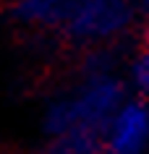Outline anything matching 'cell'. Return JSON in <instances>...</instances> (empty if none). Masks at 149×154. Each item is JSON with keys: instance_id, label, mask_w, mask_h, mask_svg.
<instances>
[{"instance_id": "cell-1", "label": "cell", "mask_w": 149, "mask_h": 154, "mask_svg": "<svg viewBox=\"0 0 149 154\" xmlns=\"http://www.w3.org/2000/svg\"><path fill=\"white\" fill-rule=\"evenodd\" d=\"M120 102H123L120 81H115L110 73H92L71 97L55 102L47 110L45 128L52 136L76 128L105 131L110 115L118 110Z\"/></svg>"}, {"instance_id": "cell-2", "label": "cell", "mask_w": 149, "mask_h": 154, "mask_svg": "<svg viewBox=\"0 0 149 154\" xmlns=\"http://www.w3.org/2000/svg\"><path fill=\"white\" fill-rule=\"evenodd\" d=\"M131 21L128 0H76L63 29L76 42H99L126 29Z\"/></svg>"}, {"instance_id": "cell-3", "label": "cell", "mask_w": 149, "mask_h": 154, "mask_svg": "<svg viewBox=\"0 0 149 154\" xmlns=\"http://www.w3.org/2000/svg\"><path fill=\"white\" fill-rule=\"evenodd\" d=\"M102 146L107 154H144L149 146V105L144 97L123 99L105 125Z\"/></svg>"}, {"instance_id": "cell-4", "label": "cell", "mask_w": 149, "mask_h": 154, "mask_svg": "<svg viewBox=\"0 0 149 154\" xmlns=\"http://www.w3.org/2000/svg\"><path fill=\"white\" fill-rule=\"evenodd\" d=\"M76 0H16L13 16L26 24H47L63 26L68 13L73 11Z\"/></svg>"}, {"instance_id": "cell-5", "label": "cell", "mask_w": 149, "mask_h": 154, "mask_svg": "<svg viewBox=\"0 0 149 154\" xmlns=\"http://www.w3.org/2000/svg\"><path fill=\"white\" fill-rule=\"evenodd\" d=\"M131 84L139 97H149V45L141 50L131 65Z\"/></svg>"}, {"instance_id": "cell-6", "label": "cell", "mask_w": 149, "mask_h": 154, "mask_svg": "<svg viewBox=\"0 0 149 154\" xmlns=\"http://www.w3.org/2000/svg\"><path fill=\"white\" fill-rule=\"evenodd\" d=\"M141 3H144V5H147V8H149V0H141Z\"/></svg>"}, {"instance_id": "cell-7", "label": "cell", "mask_w": 149, "mask_h": 154, "mask_svg": "<svg viewBox=\"0 0 149 154\" xmlns=\"http://www.w3.org/2000/svg\"><path fill=\"white\" fill-rule=\"evenodd\" d=\"M147 45H149V29H147Z\"/></svg>"}]
</instances>
